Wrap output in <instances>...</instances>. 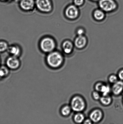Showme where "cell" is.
I'll return each instance as SVG.
<instances>
[{"label": "cell", "instance_id": "6da1fadb", "mask_svg": "<svg viewBox=\"0 0 123 124\" xmlns=\"http://www.w3.org/2000/svg\"><path fill=\"white\" fill-rule=\"evenodd\" d=\"M64 61V59L62 53L55 50L47 54L45 59L46 62L48 67L55 69L61 67Z\"/></svg>", "mask_w": 123, "mask_h": 124}, {"label": "cell", "instance_id": "7a4b0ae2", "mask_svg": "<svg viewBox=\"0 0 123 124\" xmlns=\"http://www.w3.org/2000/svg\"><path fill=\"white\" fill-rule=\"evenodd\" d=\"M56 42L52 37L46 36L41 39L39 42L40 49L42 52L47 54L55 50Z\"/></svg>", "mask_w": 123, "mask_h": 124}, {"label": "cell", "instance_id": "3957f363", "mask_svg": "<svg viewBox=\"0 0 123 124\" xmlns=\"http://www.w3.org/2000/svg\"><path fill=\"white\" fill-rule=\"evenodd\" d=\"M36 7L41 13H48L53 10V5L51 0H35Z\"/></svg>", "mask_w": 123, "mask_h": 124}, {"label": "cell", "instance_id": "277c9868", "mask_svg": "<svg viewBox=\"0 0 123 124\" xmlns=\"http://www.w3.org/2000/svg\"><path fill=\"white\" fill-rule=\"evenodd\" d=\"M71 107L72 110L77 112H81L84 110L86 107L85 101L81 97L76 96L71 100Z\"/></svg>", "mask_w": 123, "mask_h": 124}, {"label": "cell", "instance_id": "5b68a950", "mask_svg": "<svg viewBox=\"0 0 123 124\" xmlns=\"http://www.w3.org/2000/svg\"><path fill=\"white\" fill-rule=\"evenodd\" d=\"M99 6L104 12H109L115 10L117 5L114 0H100Z\"/></svg>", "mask_w": 123, "mask_h": 124}, {"label": "cell", "instance_id": "8992f818", "mask_svg": "<svg viewBox=\"0 0 123 124\" xmlns=\"http://www.w3.org/2000/svg\"><path fill=\"white\" fill-rule=\"evenodd\" d=\"M6 64L10 70H15L20 68L21 62L19 57L10 55L6 60Z\"/></svg>", "mask_w": 123, "mask_h": 124}, {"label": "cell", "instance_id": "52a82bcc", "mask_svg": "<svg viewBox=\"0 0 123 124\" xmlns=\"http://www.w3.org/2000/svg\"><path fill=\"white\" fill-rule=\"evenodd\" d=\"M19 6L22 10L25 12L33 10L36 7L35 0H20Z\"/></svg>", "mask_w": 123, "mask_h": 124}, {"label": "cell", "instance_id": "ba28073f", "mask_svg": "<svg viewBox=\"0 0 123 124\" xmlns=\"http://www.w3.org/2000/svg\"><path fill=\"white\" fill-rule=\"evenodd\" d=\"M65 15L68 19H73L76 18L79 15V10L75 5H71L66 8Z\"/></svg>", "mask_w": 123, "mask_h": 124}, {"label": "cell", "instance_id": "9c48e42d", "mask_svg": "<svg viewBox=\"0 0 123 124\" xmlns=\"http://www.w3.org/2000/svg\"><path fill=\"white\" fill-rule=\"evenodd\" d=\"M7 52L10 54V55L19 58L22 54L21 47L19 45L16 44L9 45Z\"/></svg>", "mask_w": 123, "mask_h": 124}, {"label": "cell", "instance_id": "30bf717a", "mask_svg": "<svg viewBox=\"0 0 123 124\" xmlns=\"http://www.w3.org/2000/svg\"><path fill=\"white\" fill-rule=\"evenodd\" d=\"M103 113L101 110L96 109L93 110L90 115V119L93 122L97 123L100 122L103 117Z\"/></svg>", "mask_w": 123, "mask_h": 124}, {"label": "cell", "instance_id": "8fae6325", "mask_svg": "<svg viewBox=\"0 0 123 124\" xmlns=\"http://www.w3.org/2000/svg\"><path fill=\"white\" fill-rule=\"evenodd\" d=\"M111 90L113 94L118 95L121 94L123 91V81H118L114 83L112 87Z\"/></svg>", "mask_w": 123, "mask_h": 124}, {"label": "cell", "instance_id": "7c38bea8", "mask_svg": "<svg viewBox=\"0 0 123 124\" xmlns=\"http://www.w3.org/2000/svg\"><path fill=\"white\" fill-rule=\"evenodd\" d=\"M87 40L86 38L83 36H78L74 41L75 46L79 49L84 48L86 45Z\"/></svg>", "mask_w": 123, "mask_h": 124}, {"label": "cell", "instance_id": "4fadbf2b", "mask_svg": "<svg viewBox=\"0 0 123 124\" xmlns=\"http://www.w3.org/2000/svg\"><path fill=\"white\" fill-rule=\"evenodd\" d=\"M73 45L71 41L66 40L63 42L62 45V49L65 54H71L73 51Z\"/></svg>", "mask_w": 123, "mask_h": 124}, {"label": "cell", "instance_id": "5bb4252c", "mask_svg": "<svg viewBox=\"0 0 123 124\" xmlns=\"http://www.w3.org/2000/svg\"><path fill=\"white\" fill-rule=\"evenodd\" d=\"M93 16L94 18L97 20H103L105 17L104 11L101 9H96L94 12Z\"/></svg>", "mask_w": 123, "mask_h": 124}, {"label": "cell", "instance_id": "9a60e30c", "mask_svg": "<svg viewBox=\"0 0 123 124\" xmlns=\"http://www.w3.org/2000/svg\"><path fill=\"white\" fill-rule=\"evenodd\" d=\"M72 110L71 106L66 105L63 107L61 108V110H60V112L62 116H67L70 115Z\"/></svg>", "mask_w": 123, "mask_h": 124}, {"label": "cell", "instance_id": "2e32d148", "mask_svg": "<svg viewBox=\"0 0 123 124\" xmlns=\"http://www.w3.org/2000/svg\"><path fill=\"white\" fill-rule=\"evenodd\" d=\"M100 101L102 104L108 106L110 104L112 101V98L109 95L103 96L100 99Z\"/></svg>", "mask_w": 123, "mask_h": 124}, {"label": "cell", "instance_id": "e0dca14e", "mask_svg": "<svg viewBox=\"0 0 123 124\" xmlns=\"http://www.w3.org/2000/svg\"><path fill=\"white\" fill-rule=\"evenodd\" d=\"M85 116L81 112H78L75 115L74 120L76 123L78 124H80L84 122L85 120Z\"/></svg>", "mask_w": 123, "mask_h": 124}, {"label": "cell", "instance_id": "ac0fdd59", "mask_svg": "<svg viewBox=\"0 0 123 124\" xmlns=\"http://www.w3.org/2000/svg\"><path fill=\"white\" fill-rule=\"evenodd\" d=\"M10 69L6 66L0 68V78L7 77L9 74Z\"/></svg>", "mask_w": 123, "mask_h": 124}, {"label": "cell", "instance_id": "d6986e66", "mask_svg": "<svg viewBox=\"0 0 123 124\" xmlns=\"http://www.w3.org/2000/svg\"><path fill=\"white\" fill-rule=\"evenodd\" d=\"M9 46L6 41L4 40H0V53L7 51Z\"/></svg>", "mask_w": 123, "mask_h": 124}, {"label": "cell", "instance_id": "ffe728a7", "mask_svg": "<svg viewBox=\"0 0 123 124\" xmlns=\"http://www.w3.org/2000/svg\"><path fill=\"white\" fill-rule=\"evenodd\" d=\"M111 91V88L109 86L104 85L100 92L102 93L103 96H107L109 95Z\"/></svg>", "mask_w": 123, "mask_h": 124}, {"label": "cell", "instance_id": "44dd1931", "mask_svg": "<svg viewBox=\"0 0 123 124\" xmlns=\"http://www.w3.org/2000/svg\"><path fill=\"white\" fill-rule=\"evenodd\" d=\"M117 77L114 75H112L109 76V81L112 84H114L118 81Z\"/></svg>", "mask_w": 123, "mask_h": 124}, {"label": "cell", "instance_id": "7402d4cb", "mask_svg": "<svg viewBox=\"0 0 123 124\" xmlns=\"http://www.w3.org/2000/svg\"><path fill=\"white\" fill-rule=\"evenodd\" d=\"M104 85V84L102 82H98L96 84L95 86V88L96 91L100 92Z\"/></svg>", "mask_w": 123, "mask_h": 124}, {"label": "cell", "instance_id": "603a6c76", "mask_svg": "<svg viewBox=\"0 0 123 124\" xmlns=\"http://www.w3.org/2000/svg\"><path fill=\"white\" fill-rule=\"evenodd\" d=\"M92 96L94 99L96 100H100L101 97L99 92L97 91H94L93 92Z\"/></svg>", "mask_w": 123, "mask_h": 124}, {"label": "cell", "instance_id": "cb8c5ba5", "mask_svg": "<svg viewBox=\"0 0 123 124\" xmlns=\"http://www.w3.org/2000/svg\"><path fill=\"white\" fill-rule=\"evenodd\" d=\"M84 0H74V5L76 6H80L84 3Z\"/></svg>", "mask_w": 123, "mask_h": 124}, {"label": "cell", "instance_id": "d4e9b609", "mask_svg": "<svg viewBox=\"0 0 123 124\" xmlns=\"http://www.w3.org/2000/svg\"><path fill=\"white\" fill-rule=\"evenodd\" d=\"M85 32L84 29L82 28L78 29L77 31V34L78 36H83Z\"/></svg>", "mask_w": 123, "mask_h": 124}, {"label": "cell", "instance_id": "484cf974", "mask_svg": "<svg viewBox=\"0 0 123 124\" xmlns=\"http://www.w3.org/2000/svg\"><path fill=\"white\" fill-rule=\"evenodd\" d=\"M118 77L120 80L123 81V69L119 72Z\"/></svg>", "mask_w": 123, "mask_h": 124}, {"label": "cell", "instance_id": "4316f807", "mask_svg": "<svg viewBox=\"0 0 123 124\" xmlns=\"http://www.w3.org/2000/svg\"><path fill=\"white\" fill-rule=\"evenodd\" d=\"M84 124H92V122L90 118L84 120Z\"/></svg>", "mask_w": 123, "mask_h": 124}, {"label": "cell", "instance_id": "83f0119b", "mask_svg": "<svg viewBox=\"0 0 123 124\" xmlns=\"http://www.w3.org/2000/svg\"><path fill=\"white\" fill-rule=\"evenodd\" d=\"M12 0H0V1L2 2H10V1H12Z\"/></svg>", "mask_w": 123, "mask_h": 124}, {"label": "cell", "instance_id": "f1b7e54d", "mask_svg": "<svg viewBox=\"0 0 123 124\" xmlns=\"http://www.w3.org/2000/svg\"><path fill=\"white\" fill-rule=\"evenodd\" d=\"M1 63V59L0 57V65Z\"/></svg>", "mask_w": 123, "mask_h": 124}, {"label": "cell", "instance_id": "f546056e", "mask_svg": "<svg viewBox=\"0 0 123 124\" xmlns=\"http://www.w3.org/2000/svg\"><path fill=\"white\" fill-rule=\"evenodd\" d=\"M91 0L93 1H97L98 0Z\"/></svg>", "mask_w": 123, "mask_h": 124}]
</instances>
